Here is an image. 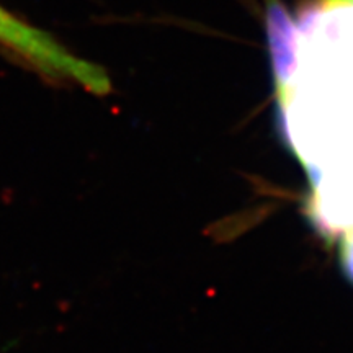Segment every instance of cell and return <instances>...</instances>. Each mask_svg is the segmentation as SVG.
Listing matches in <instances>:
<instances>
[{"instance_id": "3", "label": "cell", "mask_w": 353, "mask_h": 353, "mask_svg": "<svg viewBox=\"0 0 353 353\" xmlns=\"http://www.w3.org/2000/svg\"><path fill=\"white\" fill-rule=\"evenodd\" d=\"M341 268L347 280L353 285V228L342 232L341 239Z\"/></svg>"}, {"instance_id": "4", "label": "cell", "mask_w": 353, "mask_h": 353, "mask_svg": "<svg viewBox=\"0 0 353 353\" xmlns=\"http://www.w3.org/2000/svg\"><path fill=\"white\" fill-rule=\"evenodd\" d=\"M347 3H353V0H325V7H335V6H347Z\"/></svg>"}, {"instance_id": "2", "label": "cell", "mask_w": 353, "mask_h": 353, "mask_svg": "<svg viewBox=\"0 0 353 353\" xmlns=\"http://www.w3.org/2000/svg\"><path fill=\"white\" fill-rule=\"evenodd\" d=\"M268 50L278 103L283 107L294 95L299 69V30L281 0H265Z\"/></svg>"}, {"instance_id": "1", "label": "cell", "mask_w": 353, "mask_h": 353, "mask_svg": "<svg viewBox=\"0 0 353 353\" xmlns=\"http://www.w3.org/2000/svg\"><path fill=\"white\" fill-rule=\"evenodd\" d=\"M0 44L52 82L76 83L99 97L112 92V81L100 65L72 54L51 34L28 25L3 7H0Z\"/></svg>"}]
</instances>
